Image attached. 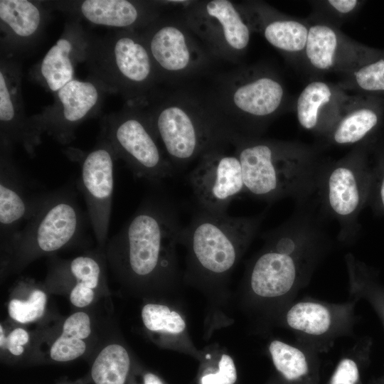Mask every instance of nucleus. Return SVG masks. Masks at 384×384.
I'll use <instances>...</instances> for the list:
<instances>
[{
  "instance_id": "obj_1",
  "label": "nucleus",
  "mask_w": 384,
  "mask_h": 384,
  "mask_svg": "<svg viewBox=\"0 0 384 384\" xmlns=\"http://www.w3.org/2000/svg\"><path fill=\"white\" fill-rule=\"evenodd\" d=\"M178 210L162 192L146 196L106 247V259L123 282L151 285L174 274V249L180 242Z\"/></svg>"
},
{
  "instance_id": "obj_2",
  "label": "nucleus",
  "mask_w": 384,
  "mask_h": 384,
  "mask_svg": "<svg viewBox=\"0 0 384 384\" xmlns=\"http://www.w3.org/2000/svg\"><path fill=\"white\" fill-rule=\"evenodd\" d=\"M324 221L314 207L296 206L289 219L265 233V247L249 271L252 292L281 297L306 279L330 245Z\"/></svg>"
},
{
  "instance_id": "obj_3",
  "label": "nucleus",
  "mask_w": 384,
  "mask_h": 384,
  "mask_svg": "<svg viewBox=\"0 0 384 384\" xmlns=\"http://www.w3.org/2000/svg\"><path fill=\"white\" fill-rule=\"evenodd\" d=\"M232 146L242 170L246 193L265 201L292 198L304 203L315 195L327 161L294 142L238 136Z\"/></svg>"
},
{
  "instance_id": "obj_4",
  "label": "nucleus",
  "mask_w": 384,
  "mask_h": 384,
  "mask_svg": "<svg viewBox=\"0 0 384 384\" xmlns=\"http://www.w3.org/2000/svg\"><path fill=\"white\" fill-rule=\"evenodd\" d=\"M145 110L174 168L183 167L214 149L228 146L237 137L207 95L177 91L151 100Z\"/></svg>"
},
{
  "instance_id": "obj_5",
  "label": "nucleus",
  "mask_w": 384,
  "mask_h": 384,
  "mask_svg": "<svg viewBox=\"0 0 384 384\" xmlns=\"http://www.w3.org/2000/svg\"><path fill=\"white\" fill-rule=\"evenodd\" d=\"M85 62L90 80L107 92L119 94L127 105L145 108L157 95L156 70L138 31L91 36Z\"/></svg>"
},
{
  "instance_id": "obj_6",
  "label": "nucleus",
  "mask_w": 384,
  "mask_h": 384,
  "mask_svg": "<svg viewBox=\"0 0 384 384\" xmlns=\"http://www.w3.org/2000/svg\"><path fill=\"white\" fill-rule=\"evenodd\" d=\"M207 97L235 135L260 137L283 107L285 90L275 73L255 65L222 74Z\"/></svg>"
},
{
  "instance_id": "obj_7",
  "label": "nucleus",
  "mask_w": 384,
  "mask_h": 384,
  "mask_svg": "<svg viewBox=\"0 0 384 384\" xmlns=\"http://www.w3.org/2000/svg\"><path fill=\"white\" fill-rule=\"evenodd\" d=\"M265 212L233 217L198 209L181 233L191 268L201 276L220 279L237 264L260 227Z\"/></svg>"
},
{
  "instance_id": "obj_8",
  "label": "nucleus",
  "mask_w": 384,
  "mask_h": 384,
  "mask_svg": "<svg viewBox=\"0 0 384 384\" xmlns=\"http://www.w3.org/2000/svg\"><path fill=\"white\" fill-rule=\"evenodd\" d=\"M369 151L370 144H363L338 161H327L314 196L321 215L338 223L342 242L356 237L359 215L368 203L373 172Z\"/></svg>"
},
{
  "instance_id": "obj_9",
  "label": "nucleus",
  "mask_w": 384,
  "mask_h": 384,
  "mask_svg": "<svg viewBox=\"0 0 384 384\" xmlns=\"http://www.w3.org/2000/svg\"><path fill=\"white\" fill-rule=\"evenodd\" d=\"M84 220L71 191L60 190L46 195L38 209L4 252V271H20L39 257L70 245L82 234Z\"/></svg>"
},
{
  "instance_id": "obj_10",
  "label": "nucleus",
  "mask_w": 384,
  "mask_h": 384,
  "mask_svg": "<svg viewBox=\"0 0 384 384\" xmlns=\"http://www.w3.org/2000/svg\"><path fill=\"white\" fill-rule=\"evenodd\" d=\"M101 135L135 176L158 186L174 174L144 108L126 105L105 117Z\"/></svg>"
},
{
  "instance_id": "obj_11",
  "label": "nucleus",
  "mask_w": 384,
  "mask_h": 384,
  "mask_svg": "<svg viewBox=\"0 0 384 384\" xmlns=\"http://www.w3.org/2000/svg\"><path fill=\"white\" fill-rule=\"evenodd\" d=\"M139 32L159 83L194 77L205 71L213 58L188 26L181 9L163 14Z\"/></svg>"
},
{
  "instance_id": "obj_12",
  "label": "nucleus",
  "mask_w": 384,
  "mask_h": 384,
  "mask_svg": "<svg viewBox=\"0 0 384 384\" xmlns=\"http://www.w3.org/2000/svg\"><path fill=\"white\" fill-rule=\"evenodd\" d=\"M190 28L214 58L238 63L248 47L251 29L237 3L191 1L181 9Z\"/></svg>"
},
{
  "instance_id": "obj_13",
  "label": "nucleus",
  "mask_w": 384,
  "mask_h": 384,
  "mask_svg": "<svg viewBox=\"0 0 384 384\" xmlns=\"http://www.w3.org/2000/svg\"><path fill=\"white\" fill-rule=\"evenodd\" d=\"M105 92L92 80H71L54 93L53 105L30 117L36 135L41 139L46 132L59 143L69 144L77 127L100 110Z\"/></svg>"
},
{
  "instance_id": "obj_14",
  "label": "nucleus",
  "mask_w": 384,
  "mask_h": 384,
  "mask_svg": "<svg viewBox=\"0 0 384 384\" xmlns=\"http://www.w3.org/2000/svg\"><path fill=\"white\" fill-rule=\"evenodd\" d=\"M228 146L202 155L188 175L200 210L227 213L230 203L246 193L240 161L234 151L233 154L228 152Z\"/></svg>"
},
{
  "instance_id": "obj_15",
  "label": "nucleus",
  "mask_w": 384,
  "mask_h": 384,
  "mask_svg": "<svg viewBox=\"0 0 384 384\" xmlns=\"http://www.w3.org/2000/svg\"><path fill=\"white\" fill-rule=\"evenodd\" d=\"M116 160L112 147L102 135L95 146L78 160V186L84 196L89 220L100 248L105 247L107 239Z\"/></svg>"
},
{
  "instance_id": "obj_16",
  "label": "nucleus",
  "mask_w": 384,
  "mask_h": 384,
  "mask_svg": "<svg viewBox=\"0 0 384 384\" xmlns=\"http://www.w3.org/2000/svg\"><path fill=\"white\" fill-rule=\"evenodd\" d=\"M70 14L76 20L118 30L141 31L163 14L168 7L163 1L83 0L46 3Z\"/></svg>"
},
{
  "instance_id": "obj_17",
  "label": "nucleus",
  "mask_w": 384,
  "mask_h": 384,
  "mask_svg": "<svg viewBox=\"0 0 384 384\" xmlns=\"http://www.w3.org/2000/svg\"><path fill=\"white\" fill-rule=\"evenodd\" d=\"M383 52L351 41L331 25L317 23L309 27L304 54L315 70L349 73Z\"/></svg>"
},
{
  "instance_id": "obj_18",
  "label": "nucleus",
  "mask_w": 384,
  "mask_h": 384,
  "mask_svg": "<svg viewBox=\"0 0 384 384\" xmlns=\"http://www.w3.org/2000/svg\"><path fill=\"white\" fill-rule=\"evenodd\" d=\"M21 82L22 69L19 60L1 56V144L13 147L19 144L30 156H33L41 139L36 135L30 117L25 114Z\"/></svg>"
},
{
  "instance_id": "obj_19",
  "label": "nucleus",
  "mask_w": 384,
  "mask_h": 384,
  "mask_svg": "<svg viewBox=\"0 0 384 384\" xmlns=\"http://www.w3.org/2000/svg\"><path fill=\"white\" fill-rule=\"evenodd\" d=\"M50 11L45 1L1 0V56L18 59L35 47Z\"/></svg>"
},
{
  "instance_id": "obj_20",
  "label": "nucleus",
  "mask_w": 384,
  "mask_h": 384,
  "mask_svg": "<svg viewBox=\"0 0 384 384\" xmlns=\"http://www.w3.org/2000/svg\"><path fill=\"white\" fill-rule=\"evenodd\" d=\"M90 38L78 21L68 22L60 37L33 67L31 77L55 93L74 80L75 67L86 61Z\"/></svg>"
},
{
  "instance_id": "obj_21",
  "label": "nucleus",
  "mask_w": 384,
  "mask_h": 384,
  "mask_svg": "<svg viewBox=\"0 0 384 384\" xmlns=\"http://www.w3.org/2000/svg\"><path fill=\"white\" fill-rule=\"evenodd\" d=\"M13 147L1 144L0 231L4 252L9 247L23 221L36 212L46 196L30 199L23 178L11 158Z\"/></svg>"
},
{
  "instance_id": "obj_22",
  "label": "nucleus",
  "mask_w": 384,
  "mask_h": 384,
  "mask_svg": "<svg viewBox=\"0 0 384 384\" xmlns=\"http://www.w3.org/2000/svg\"><path fill=\"white\" fill-rule=\"evenodd\" d=\"M102 254L88 252L53 265L48 282L69 287V299L75 307L90 306L105 289L106 256Z\"/></svg>"
},
{
  "instance_id": "obj_23",
  "label": "nucleus",
  "mask_w": 384,
  "mask_h": 384,
  "mask_svg": "<svg viewBox=\"0 0 384 384\" xmlns=\"http://www.w3.org/2000/svg\"><path fill=\"white\" fill-rule=\"evenodd\" d=\"M251 31L259 32L274 48L285 54L304 53L309 26L287 17L260 2L238 4Z\"/></svg>"
},
{
  "instance_id": "obj_24",
  "label": "nucleus",
  "mask_w": 384,
  "mask_h": 384,
  "mask_svg": "<svg viewBox=\"0 0 384 384\" xmlns=\"http://www.w3.org/2000/svg\"><path fill=\"white\" fill-rule=\"evenodd\" d=\"M380 97L361 95L350 99L337 120L325 135L328 142L340 146L370 144L383 119L384 102Z\"/></svg>"
},
{
  "instance_id": "obj_25",
  "label": "nucleus",
  "mask_w": 384,
  "mask_h": 384,
  "mask_svg": "<svg viewBox=\"0 0 384 384\" xmlns=\"http://www.w3.org/2000/svg\"><path fill=\"white\" fill-rule=\"evenodd\" d=\"M350 99L333 85L312 81L300 92L296 103L299 125L307 131L326 135Z\"/></svg>"
},
{
  "instance_id": "obj_26",
  "label": "nucleus",
  "mask_w": 384,
  "mask_h": 384,
  "mask_svg": "<svg viewBox=\"0 0 384 384\" xmlns=\"http://www.w3.org/2000/svg\"><path fill=\"white\" fill-rule=\"evenodd\" d=\"M351 314L352 306L349 304L303 300L291 306L286 313L285 321L290 329L302 335L329 337L346 329Z\"/></svg>"
},
{
  "instance_id": "obj_27",
  "label": "nucleus",
  "mask_w": 384,
  "mask_h": 384,
  "mask_svg": "<svg viewBox=\"0 0 384 384\" xmlns=\"http://www.w3.org/2000/svg\"><path fill=\"white\" fill-rule=\"evenodd\" d=\"M92 333V322L88 313L80 310L69 315L49 346L47 360L66 363L80 358L88 348Z\"/></svg>"
},
{
  "instance_id": "obj_28",
  "label": "nucleus",
  "mask_w": 384,
  "mask_h": 384,
  "mask_svg": "<svg viewBox=\"0 0 384 384\" xmlns=\"http://www.w3.org/2000/svg\"><path fill=\"white\" fill-rule=\"evenodd\" d=\"M268 349L281 384H318V364L309 353L280 340L271 341Z\"/></svg>"
},
{
  "instance_id": "obj_29",
  "label": "nucleus",
  "mask_w": 384,
  "mask_h": 384,
  "mask_svg": "<svg viewBox=\"0 0 384 384\" xmlns=\"http://www.w3.org/2000/svg\"><path fill=\"white\" fill-rule=\"evenodd\" d=\"M26 294L18 284L17 289L21 294L10 298L7 310L9 317L16 323L27 324L41 319L46 310L47 293L43 288L31 280L21 282Z\"/></svg>"
},
{
  "instance_id": "obj_30",
  "label": "nucleus",
  "mask_w": 384,
  "mask_h": 384,
  "mask_svg": "<svg viewBox=\"0 0 384 384\" xmlns=\"http://www.w3.org/2000/svg\"><path fill=\"white\" fill-rule=\"evenodd\" d=\"M342 87L353 89L362 95H384V50L372 61L348 73Z\"/></svg>"
},
{
  "instance_id": "obj_31",
  "label": "nucleus",
  "mask_w": 384,
  "mask_h": 384,
  "mask_svg": "<svg viewBox=\"0 0 384 384\" xmlns=\"http://www.w3.org/2000/svg\"><path fill=\"white\" fill-rule=\"evenodd\" d=\"M142 320L151 332L179 334L186 329V322L176 311L157 303L144 304L141 311Z\"/></svg>"
},
{
  "instance_id": "obj_32",
  "label": "nucleus",
  "mask_w": 384,
  "mask_h": 384,
  "mask_svg": "<svg viewBox=\"0 0 384 384\" xmlns=\"http://www.w3.org/2000/svg\"><path fill=\"white\" fill-rule=\"evenodd\" d=\"M31 342V334L21 326L13 328L6 331L3 324L0 325V348L7 359L16 362L26 355V351Z\"/></svg>"
},
{
  "instance_id": "obj_33",
  "label": "nucleus",
  "mask_w": 384,
  "mask_h": 384,
  "mask_svg": "<svg viewBox=\"0 0 384 384\" xmlns=\"http://www.w3.org/2000/svg\"><path fill=\"white\" fill-rule=\"evenodd\" d=\"M238 380L237 368L232 357L223 354L214 369L201 373L199 384H235Z\"/></svg>"
},
{
  "instance_id": "obj_34",
  "label": "nucleus",
  "mask_w": 384,
  "mask_h": 384,
  "mask_svg": "<svg viewBox=\"0 0 384 384\" xmlns=\"http://www.w3.org/2000/svg\"><path fill=\"white\" fill-rule=\"evenodd\" d=\"M326 384H361L359 362L353 352L340 359Z\"/></svg>"
},
{
  "instance_id": "obj_35",
  "label": "nucleus",
  "mask_w": 384,
  "mask_h": 384,
  "mask_svg": "<svg viewBox=\"0 0 384 384\" xmlns=\"http://www.w3.org/2000/svg\"><path fill=\"white\" fill-rule=\"evenodd\" d=\"M375 161L372 164V182L368 203L384 213V149L378 150Z\"/></svg>"
},
{
  "instance_id": "obj_36",
  "label": "nucleus",
  "mask_w": 384,
  "mask_h": 384,
  "mask_svg": "<svg viewBox=\"0 0 384 384\" xmlns=\"http://www.w3.org/2000/svg\"><path fill=\"white\" fill-rule=\"evenodd\" d=\"M324 3L334 14L339 16L351 14L361 4L357 0H329Z\"/></svg>"
},
{
  "instance_id": "obj_37",
  "label": "nucleus",
  "mask_w": 384,
  "mask_h": 384,
  "mask_svg": "<svg viewBox=\"0 0 384 384\" xmlns=\"http://www.w3.org/2000/svg\"><path fill=\"white\" fill-rule=\"evenodd\" d=\"M142 384H166L156 373L151 371H144L142 373Z\"/></svg>"
},
{
  "instance_id": "obj_38",
  "label": "nucleus",
  "mask_w": 384,
  "mask_h": 384,
  "mask_svg": "<svg viewBox=\"0 0 384 384\" xmlns=\"http://www.w3.org/2000/svg\"><path fill=\"white\" fill-rule=\"evenodd\" d=\"M55 384H88V379L86 376L82 379H79L75 381H64Z\"/></svg>"
},
{
  "instance_id": "obj_39",
  "label": "nucleus",
  "mask_w": 384,
  "mask_h": 384,
  "mask_svg": "<svg viewBox=\"0 0 384 384\" xmlns=\"http://www.w3.org/2000/svg\"><path fill=\"white\" fill-rule=\"evenodd\" d=\"M270 384H281V383H280L279 380H278V381H274V382H272V383H271Z\"/></svg>"
},
{
  "instance_id": "obj_40",
  "label": "nucleus",
  "mask_w": 384,
  "mask_h": 384,
  "mask_svg": "<svg viewBox=\"0 0 384 384\" xmlns=\"http://www.w3.org/2000/svg\"><path fill=\"white\" fill-rule=\"evenodd\" d=\"M131 384H137L135 380H134V378L133 379V380L132 381Z\"/></svg>"
},
{
  "instance_id": "obj_41",
  "label": "nucleus",
  "mask_w": 384,
  "mask_h": 384,
  "mask_svg": "<svg viewBox=\"0 0 384 384\" xmlns=\"http://www.w3.org/2000/svg\"><path fill=\"white\" fill-rule=\"evenodd\" d=\"M383 316H384V310H383Z\"/></svg>"
}]
</instances>
